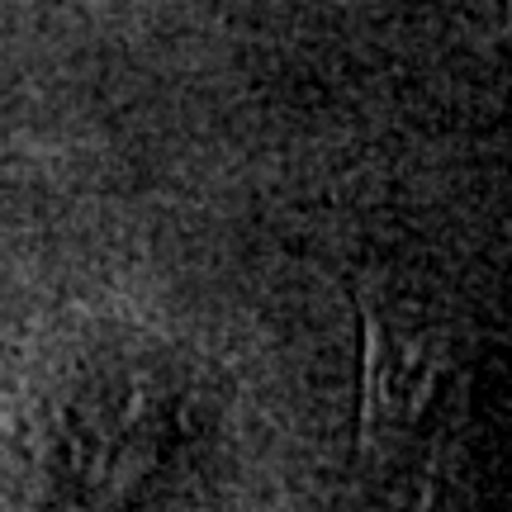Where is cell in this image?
Here are the masks:
<instances>
[{
    "instance_id": "cell-1",
    "label": "cell",
    "mask_w": 512,
    "mask_h": 512,
    "mask_svg": "<svg viewBox=\"0 0 512 512\" xmlns=\"http://www.w3.org/2000/svg\"><path fill=\"white\" fill-rule=\"evenodd\" d=\"M366 323V380H361V446L366 456L403 451L437 403L446 351L422 332L408 313L384 309L370 290H361Z\"/></svg>"
}]
</instances>
